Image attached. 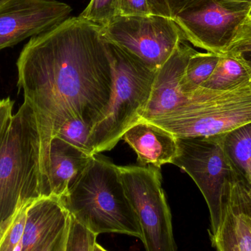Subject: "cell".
<instances>
[{"instance_id":"cell-7","label":"cell","mask_w":251,"mask_h":251,"mask_svg":"<svg viewBox=\"0 0 251 251\" xmlns=\"http://www.w3.org/2000/svg\"><path fill=\"white\" fill-rule=\"evenodd\" d=\"M126 195L141 228L146 251H177L172 216L161 184L160 168L118 166Z\"/></svg>"},{"instance_id":"cell-30","label":"cell","mask_w":251,"mask_h":251,"mask_svg":"<svg viewBox=\"0 0 251 251\" xmlns=\"http://www.w3.org/2000/svg\"><path fill=\"white\" fill-rule=\"evenodd\" d=\"M6 1H7V0H0V5H1V4H3V3Z\"/></svg>"},{"instance_id":"cell-12","label":"cell","mask_w":251,"mask_h":251,"mask_svg":"<svg viewBox=\"0 0 251 251\" xmlns=\"http://www.w3.org/2000/svg\"><path fill=\"white\" fill-rule=\"evenodd\" d=\"M186 42L182 41L156 71L150 99L140 121L163 116L187 101L180 83L190 57L197 51Z\"/></svg>"},{"instance_id":"cell-2","label":"cell","mask_w":251,"mask_h":251,"mask_svg":"<svg viewBox=\"0 0 251 251\" xmlns=\"http://www.w3.org/2000/svg\"><path fill=\"white\" fill-rule=\"evenodd\" d=\"M61 200L71 216L97 236L118 233L142 240L119 168L107 159L94 155Z\"/></svg>"},{"instance_id":"cell-3","label":"cell","mask_w":251,"mask_h":251,"mask_svg":"<svg viewBox=\"0 0 251 251\" xmlns=\"http://www.w3.org/2000/svg\"><path fill=\"white\" fill-rule=\"evenodd\" d=\"M42 191L41 134L35 111L25 100L0 135V224Z\"/></svg>"},{"instance_id":"cell-15","label":"cell","mask_w":251,"mask_h":251,"mask_svg":"<svg viewBox=\"0 0 251 251\" xmlns=\"http://www.w3.org/2000/svg\"><path fill=\"white\" fill-rule=\"evenodd\" d=\"M122 139L134 151L141 166L160 168L165 164H172L178 152L176 137L146 121L131 126Z\"/></svg>"},{"instance_id":"cell-6","label":"cell","mask_w":251,"mask_h":251,"mask_svg":"<svg viewBox=\"0 0 251 251\" xmlns=\"http://www.w3.org/2000/svg\"><path fill=\"white\" fill-rule=\"evenodd\" d=\"M225 137L226 134L177 138L178 152L172 163L185 171L203 194L210 213V237L221 224L227 182L240 178L226 150Z\"/></svg>"},{"instance_id":"cell-17","label":"cell","mask_w":251,"mask_h":251,"mask_svg":"<svg viewBox=\"0 0 251 251\" xmlns=\"http://www.w3.org/2000/svg\"><path fill=\"white\" fill-rule=\"evenodd\" d=\"M225 147L242 181L251 190V124L226 134Z\"/></svg>"},{"instance_id":"cell-25","label":"cell","mask_w":251,"mask_h":251,"mask_svg":"<svg viewBox=\"0 0 251 251\" xmlns=\"http://www.w3.org/2000/svg\"><path fill=\"white\" fill-rule=\"evenodd\" d=\"M119 16H141L151 14L148 0H119Z\"/></svg>"},{"instance_id":"cell-13","label":"cell","mask_w":251,"mask_h":251,"mask_svg":"<svg viewBox=\"0 0 251 251\" xmlns=\"http://www.w3.org/2000/svg\"><path fill=\"white\" fill-rule=\"evenodd\" d=\"M69 215L59 198L41 196L34 200L28 208L22 251L41 250L64 226Z\"/></svg>"},{"instance_id":"cell-1","label":"cell","mask_w":251,"mask_h":251,"mask_svg":"<svg viewBox=\"0 0 251 251\" xmlns=\"http://www.w3.org/2000/svg\"><path fill=\"white\" fill-rule=\"evenodd\" d=\"M18 86L35 111L41 138L43 194L50 143L62 125L77 118L92 128L113 89L111 64L101 26L69 17L32 37L17 60Z\"/></svg>"},{"instance_id":"cell-23","label":"cell","mask_w":251,"mask_h":251,"mask_svg":"<svg viewBox=\"0 0 251 251\" xmlns=\"http://www.w3.org/2000/svg\"><path fill=\"white\" fill-rule=\"evenodd\" d=\"M241 53L246 58L251 60V17L246 16L237 26L235 33L226 51ZM225 52V51H224Z\"/></svg>"},{"instance_id":"cell-8","label":"cell","mask_w":251,"mask_h":251,"mask_svg":"<svg viewBox=\"0 0 251 251\" xmlns=\"http://www.w3.org/2000/svg\"><path fill=\"white\" fill-rule=\"evenodd\" d=\"M101 36L138 59L149 69L157 71L185 41L174 19L150 14L118 16L105 26Z\"/></svg>"},{"instance_id":"cell-18","label":"cell","mask_w":251,"mask_h":251,"mask_svg":"<svg viewBox=\"0 0 251 251\" xmlns=\"http://www.w3.org/2000/svg\"><path fill=\"white\" fill-rule=\"evenodd\" d=\"M220 54L196 51L190 57L181 80V91L185 96L200 88L213 73Z\"/></svg>"},{"instance_id":"cell-5","label":"cell","mask_w":251,"mask_h":251,"mask_svg":"<svg viewBox=\"0 0 251 251\" xmlns=\"http://www.w3.org/2000/svg\"><path fill=\"white\" fill-rule=\"evenodd\" d=\"M146 122L176 138L227 134L251 124V81L227 91L200 87L182 105Z\"/></svg>"},{"instance_id":"cell-20","label":"cell","mask_w":251,"mask_h":251,"mask_svg":"<svg viewBox=\"0 0 251 251\" xmlns=\"http://www.w3.org/2000/svg\"><path fill=\"white\" fill-rule=\"evenodd\" d=\"M91 127L77 118L66 121L57 131L55 137H60L77 149L94 155L89 143Z\"/></svg>"},{"instance_id":"cell-9","label":"cell","mask_w":251,"mask_h":251,"mask_svg":"<svg viewBox=\"0 0 251 251\" xmlns=\"http://www.w3.org/2000/svg\"><path fill=\"white\" fill-rule=\"evenodd\" d=\"M247 16L246 12L226 8L216 0H191L174 20L186 41L208 52L221 54Z\"/></svg>"},{"instance_id":"cell-19","label":"cell","mask_w":251,"mask_h":251,"mask_svg":"<svg viewBox=\"0 0 251 251\" xmlns=\"http://www.w3.org/2000/svg\"><path fill=\"white\" fill-rule=\"evenodd\" d=\"M33 201L21 203L14 212L0 224V251H14L22 242L28 208Z\"/></svg>"},{"instance_id":"cell-11","label":"cell","mask_w":251,"mask_h":251,"mask_svg":"<svg viewBox=\"0 0 251 251\" xmlns=\"http://www.w3.org/2000/svg\"><path fill=\"white\" fill-rule=\"evenodd\" d=\"M210 240L218 251H251V190L240 178L226 185L221 224Z\"/></svg>"},{"instance_id":"cell-14","label":"cell","mask_w":251,"mask_h":251,"mask_svg":"<svg viewBox=\"0 0 251 251\" xmlns=\"http://www.w3.org/2000/svg\"><path fill=\"white\" fill-rule=\"evenodd\" d=\"M93 156L60 137H53L49 151L47 196L65 197Z\"/></svg>"},{"instance_id":"cell-22","label":"cell","mask_w":251,"mask_h":251,"mask_svg":"<svg viewBox=\"0 0 251 251\" xmlns=\"http://www.w3.org/2000/svg\"><path fill=\"white\" fill-rule=\"evenodd\" d=\"M97 237L71 216L66 251H94Z\"/></svg>"},{"instance_id":"cell-29","label":"cell","mask_w":251,"mask_h":251,"mask_svg":"<svg viewBox=\"0 0 251 251\" xmlns=\"http://www.w3.org/2000/svg\"><path fill=\"white\" fill-rule=\"evenodd\" d=\"M94 251H107L102 247V246H100L99 243H96L95 246H94Z\"/></svg>"},{"instance_id":"cell-4","label":"cell","mask_w":251,"mask_h":251,"mask_svg":"<svg viewBox=\"0 0 251 251\" xmlns=\"http://www.w3.org/2000/svg\"><path fill=\"white\" fill-rule=\"evenodd\" d=\"M104 46L111 64L113 89L105 112L90 132L94 155L111 150L126 131L140 122L156 72L115 44L104 41Z\"/></svg>"},{"instance_id":"cell-16","label":"cell","mask_w":251,"mask_h":251,"mask_svg":"<svg viewBox=\"0 0 251 251\" xmlns=\"http://www.w3.org/2000/svg\"><path fill=\"white\" fill-rule=\"evenodd\" d=\"M251 81V60L236 51L220 54L218 64L202 88L227 91Z\"/></svg>"},{"instance_id":"cell-31","label":"cell","mask_w":251,"mask_h":251,"mask_svg":"<svg viewBox=\"0 0 251 251\" xmlns=\"http://www.w3.org/2000/svg\"><path fill=\"white\" fill-rule=\"evenodd\" d=\"M248 16H250V17H251V8L250 11H249V14H248Z\"/></svg>"},{"instance_id":"cell-21","label":"cell","mask_w":251,"mask_h":251,"mask_svg":"<svg viewBox=\"0 0 251 251\" xmlns=\"http://www.w3.org/2000/svg\"><path fill=\"white\" fill-rule=\"evenodd\" d=\"M119 0H91L79 17L105 26L119 16Z\"/></svg>"},{"instance_id":"cell-28","label":"cell","mask_w":251,"mask_h":251,"mask_svg":"<svg viewBox=\"0 0 251 251\" xmlns=\"http://www.w3.org/2000/svg\"><path fill=\"white\" fill-rule=\"evenodd\" d=\"M221 5L234 12H246L251 8V0H216Z\"/></svg>"},{"instance_id":"cell-26","label":"cell","mask_w":251,"mask_h":251,"mask_svg":"<svg viewBox=\"0 0 251 251\" xmlns=\"http://www.w3.org/2000/svg\"><path fill=\"white\" fill-rule=\"evenodd\" d=\"M70 223L71 215H69V219L64 226L38 251H66Z\"/></svg>"},{"instance_id":"cell-27","label":"cell","mask_w":251,"mask_h":251,"mask_svg":"<svg viewBox=\"0 0 251 251\" xmlns=\"http://www.w3.org/2000/svg\"><path fill=\"white\" fill-rule=\"evenodd\" d=\"M13 101L10 98L0 101V135L5 129L13 116Z\"/></svg>"},{"instance_id":"cell-10","label":"cell","mask_w":251,"mask_h":251,"mask_svg":"<svg viewBox=\"0 0 251 251\" xmlns=\"http://www.w3.org/2000/svg\"><path fill=\"white\" fill-rule=\"evenodd\" d=\"M72 12L57 0H7L0 5V51L58 26Z\"/></svg>"},{"instance_id":"cell-24","label":"cell","mask_w":251,"mask_h":251,"mask_svg":"<svg viewBox=\"0 0 251 251\" xmlns=\"http://www.w3.org/2000/svg\"><path fill=\"white\" fill-rule=\"evenodd\" d=\"M191 0H148L151 14L174 19Z\"/></svg>"}]
</instances>
